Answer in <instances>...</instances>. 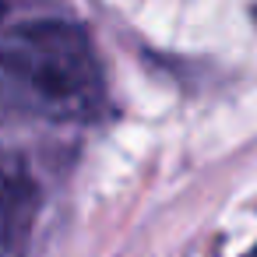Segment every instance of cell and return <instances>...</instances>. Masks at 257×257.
I'll use <instances>...</instances> for the list:
<instances>
[{
	"mask_svg": "<svg viewBox=\"0 0 257 257\" xmlns=\"http://www.w3.org/2000/svg\"><path fill=\"white\" fill-rule=\"evenodd\" d=\"M0 85L43 116H92L102 106L95 50L67 22H29L0 36Z\"/></svg>",
	"mask_w": 257,
	"mask_h": 257,
	"instance_id": "obj_1",
	"label": "cell"
},
{
	"mask_svg": "<svg viewBox=\"0 0 257 257\" xmlns=\"http://www.w3.org/2000/svg\"><path fill=\"white\" fill-rule=\"evenodd\" d=\"M29 222V183L0 155V250H8Z\"/></svg>",
	"mask_w": 257,
	"mask_h": 257,
	"instance_id": "obj_2",
	"label": "cell"
},
{
	"mask_svg": "<svg viewBox=\"0 0 257 257\" xmlns=\"http://www.w3.org/2000/svg\"><path fill=\"white\" fill-rule=\"evenodd\" d=\"M4 11H8V4H4V0H0V18H4Z\"/></svg>",
	"mask_w": 257,
	"mask_h": 257,
	"instance_id": "obj_3",
	"label": "cell"
}]
</instances>
